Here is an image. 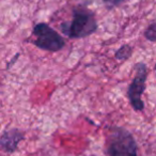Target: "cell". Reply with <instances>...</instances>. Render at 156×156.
I'll return each mask as SVG.
<instances>
[{
    "label": "cell",
    "instance_id": "6da1fadb",
    "mask_svg": "<svg viewBox=\"0 0 156 156\" xmlns=\"http://www.w3.org/2000/svg\"><path fill=\"white\" fill-rule=\"evenodd\" d=\"M60 30L69 39H83L92 35L98 30V22L93 11L85 7L73 10V17L69 22H63Z\"/></svg>",
    "mask_w": 156,
    "mask_h": 156
},
{
    "label": "cell",
    "instance_id": "7a4b0ae2",
    "mask_svg": "<svg viewBox=\"0 0 156 156\" xmlns=\"http://www.w3.org/2000/svg\"><path fill=\"white\" fill-rule=\"evenodd\" d=\"M107 153L108 156H139L134 136L121 126L111 127L107 139Z\"/></svg>",
    "mask_w": 156,
    "mask_h": 156
},
{
    "label": "cell",
    "instance_id": "3957f363",
    "mask_svg": "<svg viewBox=\"0 0 156 156\" xmlns=\"http://www.w3.org/2000/svg\"><path fill=\"white\" fill-rule=\"evenodd\" d=\"M32 37L31 43L45 51L57 52L65 46V40L62 35L45 23H39L33 27Z\"/></svg>",
    "mask_w": 156,
    "mask_h": 156
},
{
    "label": "cell",
    "instance_id": "277c9868",
    "mask_svg": "<svg viewBox=\"0 0 156 156\" xmlns=\"http://www.w3.org/2000/svg\"><path fill=\"white\" fill-rule=\"evenodd\" d=\"M147 78V66L145 63L139 62L135 65V77L127 88V98L130 106L135 111H142L144 109V103L141 100L145 90V83Z\"/></svg>",
    "mask_w": 156,
    "mask_h": 156
},
{
    "label": "cell",
    "instance_id": "5b68a950",
    "mask_svg": "<svg viewBox=\"0 0 156 156\" xmlns=\"http://www.w3.org/2000/svg\"><path fill=\"white\" fill-rule=\"evenodd\" d=\"M24 133L18 128L5 129L0 138V147L7 153H14L18 149V145L24 140Z\"/></svg>",
    "mask_w": 156,
    "mask_h": 156
},
{
    "label": "cell",
    "instance_id": "8992f818",
    "mask_svg": "<svg viewBox=\"0 0 156 156\" xmlns=\"http://www.w3.org/2000/svg\"><path fill=\"white\" fill-rule=\"evenodd\" d=\"M132 55H133V47L130 45H128V44H124L123 46H121L115 51V58L118 61H125L128 58H130Z\"/></svg>",
    "mask_w": 156,
    "mask_h": 156
},
{
    "label": "cell",
    "instance_id": "52a82bcc",
    "mask_svg": "<svg viewBox=\"0 0 156 156\" xmlns=\"http://www.w3.org/2000/svg\"><path fill=\"white\" fill-rule=\"evenodd\" d=\"M144 37L147 41L156 42V23L151 24L144 31Z\"/></svg>",
    "mask_w": 156,
    "mask_h": 156
},
{
    "label": "cell",
    "instance_id": "ba28073f",
    "mask_svg": "<svg viewBox=\"0 0 156 156\" xmlns=\"http://www.w3.org/2000/svg\"><path fill=\"white\" fill-rule=\"evenodd\" d=\"M103 3L105 5V7L107 9H115V8H118L120 5H122L123 3H125L127 0H101Z\"/></svg>",
    "mask_w": 156,
    "mask_h": 156
},
{
    "label": "cell",
    "instance_id": "9c48e42d",
    "mask_svg": "<svg viewBox=\"0 0 156 156\" xmlns=\"http://www.w3.org/2000/svg\"><path fill=\"white\" fill-rule=\"evenodd\" d=\"M154 69H155V73H156V64H155V67H154Z\"/></svg>",
    "mask_w": 156,
    "mask_h": 156
},
{
    "label": "cell",
    "instance_id": "30bf717a",
    "mask_svg": "<svg viewBox=\"0 0 156 156\" xmlns=\"http://www.w3.org/2000/svg\"><path fill=\"white\" fill-rule=\"evenodd\" d=\"M91 156H95V155H91Z\"/></svg>",
    "mask_w": 156,
    "mask_h": 156
}]
</instances>
